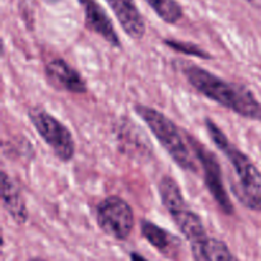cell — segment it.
<instances>
[{
    "label": "cell",
    "mask_w": 261,
    "mask_h": 261,
    "mask_svg": "<svg viewBox=\"0 0 261 261\" xmlns=\"http://www.w3.org/2000/svg\"><path fill=\"white\" fill-rule=\"evenodd\" d=\"M184 74L189 83L206 98L242 117L261 120V105L250 89L226 82L200 66H188Z\"/></svg>",
    "instance_id": "1"
},
{
    "label": "cell",
    "mask_w": 261,
    "mask_h": 261,
    "mask_svg": "<svg viewBox=\"0 0 261 261\" xmlns=\"http://www.w3.org/2000/svg\"><path fill=\"white\" fill-rule=\"evenodd\" d=\"M205 127L214 144L224 153L234 167L239 182L232 184V190L241 204L252 211H261V173L252 161L237 147L211 119L205 120Z\"/></svg>",
    "instance_id": "2"
},
{
    "label": "cell",
    "mask_w": 261,
    "mask_h": 261,
    "mask_svg": "<svg viewBox=\"0 0 261 261\" xmlns=\"http://www.w3.org/2000/svg\"><path fill=\"white\" fill-rule=\"evenodd\" d=\"M135 112L147 124L160 144L165 148L166 152L170 154L178 167L189 172L198 171L196 157L194 158L195 154L193 155V153L190 152L188 145L189 142H186L188 139H184L182 133L175 122L171 121L162 112L145 105H137Z\"/></svg>",
    "instance_id": "3"
},
{
    "label": "cell",
    "mask_w": 261,
    "mask_h": 261,
    "mask_svg": "<svg viewBox=\"0 0 261 261\" xmlns=\"http://www.w3.org/2000/svg\"><path fill=\"white\" fill-rule=\"evenodd\" d=\"M28 116L40 137L61 162L73 160L75 143L70 130L63 122L42 109H32L28 112Z\"/></svg>",
    "instance_id": "4"
},
{
    "label": "cell",
    "mask_w": 261,
    "mask_h": 261,
    "mask_svg": "<svg viewBox=\"0 0 261 261\" xmlns=\"http://www.w3.org/2000/svg\"><path fill=\"white\" fill-rule=\"evenodd\" d=\"M96 217L99 228L119 241L126 240L134 228L132 206L120 196L112 195L103 199L97 206Z\"/></svg>",
    "instance_id": "5"
},
{
    "label": "cell",
    "mask_w": 261,
    "mask_h": 261,
    "mask_svg": "<svg viewBox=\"0 0 261 261\" xmlns=\"http://www.w3.org/2000/svg\"><path fill=\"white\" fill-rule=\"evenodd\" d=\"M189 145L193 149L196 160L200 162L201 167L204 170V178H205V185L208 188L209 193L213 196L216 203L222 209L224 214L231 216L233 213V204L227 194L223 185V176H222L221 165L218 162V158L216 157L213 152L208 149L204 144H201L196 138H193L190 134H186Z\"/></svg>",
    "instance_id": "6"
},
{
    "label": "cell",
    "mask_w": 261,
    "mask_h": 261,
    "mask_svg": "<svg viewBox=\"0 0 261 261\" xmlns=\"http://www.w3.org/2000/svg\"><path fill=\"white\" fill-rule=\"evenodd\" d=\"M171 216L175 219L178 229L188 240L194 260L212 261L211 239L206 234L200 217L195 212L190 211L188 205L180 211L173 212Z\"/></svg>",
    "instance_id": "7"
},
{
    "label": "cell",
    "mask_w": 261,
    "mask_h": 261,
    "mask_svg": "<svg viewBox=\"0 0 261 261\" xmlns=\"http://www.w3.org/2000/svg\"><path fill=\"white\" fill-rule=\"evenodd\" d=\"M84 12V22L87 28L92 32L101 36L106 42H109L112 47H121V42L117 32L115 31L114 24L110 20L109 15L103 10V8L96 0H78Z\"/></svg>",
    "instance_id": "8"
},
{
    "label": "cell",
    "mask_w": 261,
    "mask_h": 261,
    "mask_svg": "<svg viewBox=\"0 0 261 261\" xmlns=\"http://www.w3.org/2000/svg\"><path fill=\"white\" fill-rule=\"evenodd\" d=\"M45 71L51 83L58 88L78 94L87 92V84L81 74L63 59H51L46 64Z\"/></svg>",
    "instance_id": "9"
},
{
    "label": "cell",
    "mask_w": 261,
    "mask_h": 261,
    "mask_svg": "<svg viewBox=\"0 0 261 261\" xmlns=\"http://www.w3.org/2000/svg\"><path fill=\"white\" fill-rule=\"evenodd\" d=\"M127 36L140 40L145 35V22L134 0H106Z\"/></svg>",
    "instance_id": "10"
},
{
    "label": "cell",
    "mask_w": 261,
    "mask_h": 261,
    "mask_svg": "<svg viewBox=\"0 0 261 261\" xmlns=\"http://www.w3.org/2000/svg\"><path fill=\"white\" fill-rule=\"evenodd\" d=\"M2 201L3 206L17 224H24L28 219V209L24 198L14 181L3 172L2 175Z\"/></svg>",
    "instance_id": "11"
},
{
    "label": "cell",
    "mask_w": 261,
    "mask_h": 261,
    "mask_svg": "<svg viewBox=\"0 0 261 261\" xmlns=\"http://www.w3.org/2000/svg\"><path fill=\"white\" fill-rule=\"evenodd\" d=\"M140 231H142L143 237L161 254H165L166 256L170 257H173L177 254L178 249H180V241L177 237L171 234L168 231L161 228L160 226L147 221V219L142 221L140 223Z\"/></svg>",
    "instance_id": "12"
},
{
    "label": "cell",
    "mask_w": 261,
    "mask_h": 261,
    "mask_svg": "<svg viewBox=\"0 0 261 261\" xmlns=\"http://www.w3.org/2000/svg\"><path fill=\"white\" fill-rule=\"evenodd\" d=\"M158 191H160L162 204L170 212V214H172L173 212L180 211V209L185 208L188 205L178 184L170 176H163L161 178Z\"/></svg>",
    "instance_id": "13"
},
{
    "label": "cell",
    "mask_w": 261,
    "mask_h": 261,
    "mask_svg": "<svg viewBox=\"0 0 261 261\" xmlns=\"http://www.w3.org/2000/svg\"><path fill=\"white\" fill-rule=\"evenodd\" d=\"M155 14L168 24H175L182 18V7L177 0H145Z\"/></svg>",
    "instance_id": "14"
},
{
    "label": "cell",
    "mask_w": 261,
    "mask_h": 261,
    "mask_svg": "<svg viewBox=\"0 0 261 261\" xmlns=\"http://www.w3.org/2000/svg\"><path fill=\"white\" fill-rule=\"evenodd\" d=\"M165 45L168 46L171 50L177 51V53L185 54V55L190 56H196V58L205 59V60H211L212 55L209 53H206L204 48H201L200 46L195 45V43L186 42V41H178L175 38H171V40H165Z\"/></svg>",
    "instance_id": "15"
},
{
    "label": "cell",
    "mask_w": 261,
    "mask_h": 261,
    "mask_svg": "<svg viewBox=\"0 0 261 261\" xmlns=\"http://www.w3.org/2000/svg\"><path fill=\"white\" fill-rule=\"evenodd\" d=\"M212 261H239L226 244L221 240L211 239Z\"/></svg>",
    "instance_id": "16"
},
{
    "label": "cell",
    "mask_w": 261,
    "mask_h": 261,
    "mask_svg": "<svg viewBox=\"0 0 261 261\" xmlns=\"http://www.w3.org/2000/svg\"><path fill=\"white\" fill-rule=\"evenodd\" d=\"M130 261H148L145 257H143L142 255L137 254V252H132L130 254Z\"/></svg>",
    "instance_id": "17"
},
{
    "label": "cell",
    "mask_w": 261,
    "mask_h": 261,
    "mask_svg": "<svg viewBox=\"0 0 261 261\" xmlns=\"http://www.w3.org/2000/svg\"><path fill=\"white\" fill-rule=\"evenodd\" d=\"M246 2L249 3V4H251L252 7L261 9V0H246Z\"/></svg>",
    "instance_id": "18"
},
{
    "label": "cell",
    "mask_w": 261,
    "mask_h": 261,
    "mask_svg": "<svg viewBox=\"0 0 261 261\" xmlns=\"http://www.w3.org/2000/svg\"><path fill=\"white\" fill-rule=\"evenodd\" d=\"M28 261H46V260L41 259V257H32V259H30Z\"/></svg>",
    "instance_id": "19"
},
{
    "label": "cell",
    "mask_w": 261,
    "mask_h": 261,
    "mask_svg": "<svg viewBox=\"0 0 261 261\" xmlns=\"http://www.w3.org/2000/svg\"><path fill=\"white\" fill-rule=\"evenodd\" d=\"M45 2L50 3V4H51V3H53V4H54V3H58V2H59V0H45Z\"/></svg>",
    "instance_id": "20"
}]
</instances>
